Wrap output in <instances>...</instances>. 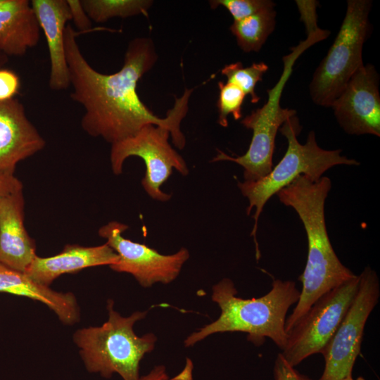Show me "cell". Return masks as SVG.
Instances as JSON below:
<instances>
[{
  "mask_svg": "<svg viewBox=\"0 0 380 380\" xmlns=\"http://www.w3.org/2000/svg\"><path fill=\"white\" fill-rule=\"evenodd\" d=\"M8 61V57L0 51V68H4Z\"/></svg>",
  "mask_w": 380,
  "mask_h": 380,
  "instance_id": "obj_29",
  "label": "cell"
},
{
  "mask_svg": "<svg viewBox=\"0 0 380 380\" xmlns=\"http://www.w3.org/2000/svg\"><path fill=\"white\" fill-rule=\"evenodd\" d=\"M75 26L79 33H86L92 30L91 20L84 11L81 0H66Z\"/></svg>",
  "mask_w": 380,
  "mask_h": 380,
  "instance_id": "obj_25",
  "label": "cell"
},
{
  "mask_svg": "<svg viewBox=\"0 0 380 380\" xmlns=\"http://www.w3.org/2000/svg\"><path fill=\"white\" fill-rule=\"evenodd\" d=\"M139 380H172L169 379L163 366L155 367L148 374L140 377Z\"/></svg>",
  "mask_w": 380,
  "mask_h": 380,
  "instance_id": "obj_28",
  "label": "cell"
},
{
  "mask_svg": "<svg viewBox=\"0 0 380 380\" xmlns=\"http://www.w3.org/2000/svg\"><path fill=\"white\" fill-rule=\"evenodd\" d=\"M369 0H348L340 30L310 84L313 102L331 107L355 72L363 65L362 49L369 33Z\"/></svg>",
  "mask_w": 380,
  "mask_h": 380,
  "instance_id": "obj_7",
  "label": "cell"
},
{
  "mask_svg": "<svg viewBox=\"0 0 380 380\" xmlns=\"http://www.w3.org/2000/svg\"><path fill=\"white\" fill-rule=\"evenodd\" d=\"M340 380H365L363 377L362 376H359L357 377L356 379H353V377H352V375H350V376H347Z\"/></svg>",
  "mask_w": 380,
  "mask_h": 380,
  "instance_id": "obj_30",
  "label": "cell"
},
{
  "mask_svg": "<svg viewBox=\"0 0 380 380\" xmlns=\"http://www.w3.org/2000/svg\"><path fill=\"white\" fill-rule=\"evenodd\" d=\"M40 27L29 0H0V51L23 56L37 45Z\"/></svg>",
  "mask_w": 380,
  "mask_h": 380,
  "instance_id": "obj_17",
  "label": "cell"
},
{
  "mask_svg": "<svg viewBox=\"0 0 380 380\" xmlns=\"http://www.w3.org/2000/svg\"><path fill=\"white\" fill-rule=\"evenodd\" d=\"M275 18L274 7L269 8L234 21L229 30L243 51L258 52L275 27Z\"/></svg>",
  "mask_w": 380,
  "mask_h": 380,
  "instance_id": "obj_19",
  "label": "cell"
},
{
  "mask_svg": "<svg viewBox=\"0 0 380 380\" xmlns=\"http://www.w3.org/2000/svg\"><path fill=\"white\" fill-rule=\"evenodd\" d=\"M236 294L233 281L228 278L213 286L212 300L221 310L220 317L189 336L184 341L186 347L215 333L243 332L257 346L269 338L281 350L284 348L286 314L300 296L296 283L274 279L271 290L258 298L243 299Z\"/></svg>",
  "mask_w": 380,
  "mask_h": 380,
  "instance_id": "obj_3",
  "label": "cell"
},
{
  "mask_svg": "<svg viewBox=\"0 0 380 380\" xmlns=\"http://www.w3.org/2000/svg\"><path fill=\"white\" fill-rule=\"evenodd\" d=\"M168 129L153 124L143 127L135 134L111 144L110 160L113 173L122 172L125 160L130 156L143 160L146 166L141 185L153 200L166 202L172 195L160 189L175 169L182 175L189 174L184 159L168 141Z\"/></svg>",
  "mask_w": 380,
  "mask_h": 380,
  "instance_id": "obj_8",
  "label": "cell"
},
{
  "mask_svg": "<svg viewBox=\"0 0 380 380\" xmlns=\"http://www.w3.org/2000/svg\"><path fill=\"white\" fill-rule=\"evenodd\" d=\"M20 191H23V184L14 174L0 173V201Z\"/></svg>",
  "mask_w": 380,
  "mask_h": 380,
  "instance_id": "obj_27",
  "label": "cell"
},
{
  "mask_svg": "<svg viewBox=\"0 0 380 380\" xmlns=\"http://www.w3.org/2000/svg\"><path fill=\"white\" fill-rule=\"evenodd\" d=\"M87 14L96 23H105L118 17L127 18L138 15L148 17L151 0H81Z\"/></svg>",
  "mask_w": 380,
  "mask_h": 380,
  "instance_id": "obj_20",
  "label": "cell"
},
{
  "mask_svg": "<svg viewBox=\"0 0 380 380\" xmlns=\"http://www.w3.org/2000/svg\"><path fill=\"white\" fill-rule=\"evenodd\" d=\"M108 319L100 327L77 330L75 344L86 369L99 373L104 378L119 374L123 380H139V364L144 355L155 346L156 336L135 334L133 327L146 312H135L124 317L113 310V302L108 301Z\"/></svg>",
  "mask_w": 380,
  "mask_h": 380,
  "instance_id": "obj_5",
  "label": "cell"
},
{
  "mask_svg": "<svg viewBox=\"0 0 380 380\" xmlns=\"http://www.w3.org/2000/svg\"><path fill=\"white\" fill-rule=\"evenodd\" d=\"M40 30H43L50 59L49 88L53 91L70 87L65 52V30L71 20L66 0H31Z\"/></svg>",
  "mask_w": 380,
  "mask_h": 380,
  "instance_id": "obj_14",
  "label": "cell"
},
{
  "mask_svg": "<svg viewBox=\"0 0 380 380\" xmlns=\"http://www.w3.org/2000/svg\"><path fill=\"white\" fill-rule=\"evenodd\" d=\"M20 89V80L18 74L10 69L0 68V101L14 99Z\"/></svg>",
  "mask_w": 380,
  "mask_h": 380,
  "instance_id": "obj_24",
  "label": "cell"
},
{
  "mask_svg": "<svg viewBox=\"0 0 380 380\" xmlns=\"http://www.w3.org/2000/svg\"><path fill=\"white\" fill-rule=\"evenodd\" d=\"M0 292L25 296L47 305L65 324L80 319L75 296L70 292L55 291L32 279L26 273L0 263Z\"/></svg>",
  "mask_w": 380,
  "mask_h": 380,
  "instance_id": "obj_18",
  "label": "cell"
},
{
  "mask_svg": "<svg viewBox=\"0 0 380 380\" xmlns=\"http://www.w3.org/2000/svg\"><path fill=\"white\" fill-rule=\"evenodd\" d=\"M46 142L16 99L0 101V173L14 174L18 163L40 151Z\"/></svg>",
  "mask_w": 380,
  "mask_h": 380,
  "instance_id": "obj_13",
  "label": "cell"
},
{
  "mask_svg": "<svg viewBox=\"0 0 380 380\" xmlns=\"http://www.w3.org/2000/svg\"><path fill=\"white\" fill-rule=\"evenodd\" d=\"M24 203L23 191L0 201V263L23 272L37 256L24 225Z\"/></svg>",
  "mask_w": 380,
  "mask_h": 380,
  "instance_id": "obj_15",
  "label": "cell"
},
{
  "mask_svg": "<svg viewBox=\"0 0 380 380\" xmlns=\"http://www.w3.org/2000/svg\"><path fill=\"white\" fill-rule=\"evenodd\" d=\"M359 283L356 275L321 296L287 333L281 354L291 366L322 353L350 305Z\"/></svg>",
  "mask_w": 380,
  "mask_h": 380,
  "instance_id": "obj_9",
  "label": "cell"
},
{
  "mask_svg": "<svg viewBox=\"0 0 380 380\" xmlns=\"http://www.w3.org/2000/svg\"><path fill=\"white\" fill-rule=\"evenodd\" d=\"M209 4L213 9L218 6L226 8L234 18V21L242 20L275 6L270 0H211L209 1Z\"/></svg>",
  "mask_w": 380,
  "mask_h": 380,
  "instance_id": "obj_23",
  "label": "cell"
},
{
  "mask_svg": "<svg viewBox=\"0 0 380 380\" xmlns=\"http://www.w3.org/2000/svg\"><path fill=\"white\" fill-rule=\"evenodd\" d=\"M306 33V39L300 41L297 46L291 47V52L283 56L282 73L275 85L267 90V102L241 121L246 128L253 132L246 153L233 157L217 150V154L212 160V162L224 160L239 164L243 168L244 181H255L270 172L277 132L289 118L296 114L293 109L281 107L282 91L297 59L310 46L327 39L326 32L318 27L308 29Z\"/></svg>",
  "mask_w": 380,
  "mask_h": 380,
  "instance_id": "obj_6",
  "label": "cell"
},
{
  "mask_svg": "<svg viewBox=\"0 0 380 380\" xmlns=\"http://www.w3.org/2000/svg\"><path fill=\"white\" fill-rule=\"evenodd\" d=\"M331 187L327 177L313 182L306 175H300L277 194L281 203L298 215L308 243L306 265L298 278L302 289L296 307L286 317V333L321 296L356 276L340 261L328 236L324 203Z\"/></svg>",
  "mask_w": 380,
  "mask_h": 380,
  "instance_id": "obj_2",
  "label": "cell"
},
{
  "mask_svg": "<svg viewBox=\"0 0 380 380\" xmlns=\"http://www.w3.org/2000/svg\"><path fill=\"white\" fill-rule=\"evenodd\" d=\"M119 256L106 243L101 246L85 247L67 245L59 254L47 258L36 256L25 271L36 282L49 286L59 276L82 269L116 263Z\"/></svg>",
  "mask_w": 380,
  "mask_h": 380,
  "instance_id": "obj_16",
  "label": "cell"
},
{
  "mask_svg": "<svg viewBox=\"0 0 380 380\" xmlns=\"http://www.w3.org/2000/svg\"><path fill=\"white\" fill-rule=\"evenodd\" d=\"M379 84L374 66L363 65L332 103L336 120L346 133L380 136Z\"/></svg>",
  "mask_w": 380,
  "mask_h": 380,
  "instance_id": "obj_12",
  "label": "cell"
},
{
  "mask_svg": "<svg viewBox=\"0 0 380 380\" xmlns=\"http://www.w3.org/2000/svg\"><path fill=\"white\" fill-rule=\"evenodd\" d=\"M268 68V65L264 62L253 63L246 68L241 62H236L224 65L221 70V74L227 77V82L236 85L246 96H251V103H256L260 97L255 93V86L262 81Z\"/></svg>",
  "mask_w": 380,
  "mask_h": 380,
  "instance_id": "obj_21",
  "label": "cell"
},
{
  "mask_svg": "<svg viewBox=\"0 0 380 380\" xmlns=\"http://www.w3.org/2000/svg\"><path fill=\"white\" fill-rule=\"evenodd\" d=\"M80 34L68 24L65 30V52L69 71L70 98L84 109L82 129L110 144L124 140L146 125L169 129L174 145L183 149L186 139L180 129L188 111L189 97L194 89L185 88L175 99L172 108L160 118L141 100L137 83L158 61L155 44L150 37L132 39L125 54L122 67L113 74H103L87 61L78 45Z\"/></svg>",
  "mask_w": 380,
  "mask_h": 380,
  "instance_id": "obj_1",
  "label": "cell"
},
{
  "mask_svg": "<svg viewBox=\"0 0 380 380\" xmlns=\"http://www.w3.org/2000/svg\"><path fill=\"white\" fill-rule=\"evenodd\" d=\"M127 229L125 224L112 221L99 229V235L106 239V243L119 256L118 261L110 267L132 274L143 287L175 280L189 258V251L182 247L172 255L160 254L145 244L125 238L122 233Z\"/></svg>",
  "mask_w": 380,
  "mask_h": 380,
  "instance_id": "obj_11",
  "label": "cell"
},
{
  "mask_svg": "<svg viewBox=\"0 0 380 380\" xmlns=\"http://www.w3.org/2000/svg\"><path fill=\"white\" fill-rule=\"evenodd\" d=\"M274 380H312L299 373L293 367L291 366L279 353L274 361Z\"/></svg>",
  "mask_w": 380,
  "mask_h": 380,
  "instance_id": "obj_26",
  "label": "cell"
},
{
  "mask_svg": "<svg viewBox=\"0 0 380 380\" xmlns=\"http://www.w3.org/2000/svg\"><path fill=\"white\" fill-rule=\"evenodd\" d=\"M301 126L296 115L289 118L279 131L286 137L288 146L279 163L264 177L255 181L239 182L237 186L242 195L249 202L246 214L253 216L254 225L251 235L255 243L256 258L260 253L256 240V232L260 215L267 201L281 189L291 184L300 175H306L313 182H318L329 169L338 165H359L355 159L341 156V149L325 150L316 141L315 133H308L306 143L300 144L297 139Z\"/></svg>",
  "mask_w": 380,
  "mask_h": 380,
  "instance_id": "obj_4",
  "label": "cell"
},
{
  "mask_svg": "<svg viewBox=\"0 0 380 380\" xmlns=\"http://www.w3.org/2000/svg\"><path fill=\"white\" fill-rule=\"evenodd\" d=\"M357 293L333 336L324 348V369L319 380H340L352 375L361 350L367 320L380 296L377 274L366 267L359 275Z\"/></svg>",
  "mask_w": 380,
  "mask_h": 380,
  "instance_id": "obj_10",
  "label": "cell"
},
{
  "mask_svg": "<svg viewBox=\"0 0 380 380\" xmlns=\"http://www.w3.org/2000/svg\"><path fill=\"white\" fill-rule=\"evenodd\" d=\"M219 97L217 102L218 109L217 123L223 127L228 126V116L232 115L235 120L242 117V106L246 97L244 92L236 85L220 81Z\"/></svg>",
  "mask_w": 380,
  "mask_h": 380,
  "instance_id": "obj_22",
  "label": "cell"
}]
</instances>
